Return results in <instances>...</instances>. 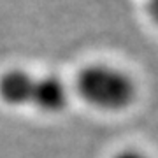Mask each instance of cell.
<instances>
[{
	"instance_id": "3",
	"label": "cell",
	"mask_w": 158,
	"mask_h": 158,
	"mask_svg": "<svg viewBox=\"0 0 158 158\" xmlns=\"http://www.w3.org/2000/svg\"><path fill=\"white\" fill-rule=\"evenodd\" d=\"M69 104V88L58 76H39L35 81L32 106L46 114L62 113Z\"/></svg>"
},
{
	"instance_id": "4",
	"label": "cell",
	"mask_w": 158,
	"mask_h": 158,
	"mask_svg": "<svg viewBox=\"0 0 158 158\" xmlns=\"http://www.w3.org/2000/svg\"><path fill=\"white\" fill-rule=\"evenodd\" d=\"M146 12L153 25L158 28V0H146Z\"/></svg>"
},
{
	"instance_id": "5",
	"label": "cell",
	"mask_w": 158,
	"mask_h": 158,
	"mask_svg": "<svg viewBox=\"0 0 158 158\" xmlns=\"http://www.w3.org/2000/svg\"><path fill=\"white\" fill-rule=\"evenodd\" d=\"M113 158H148V156L142 151H139V149H121Z\"/></svg>"
},
{
	"instance_id": "1",
	"label": "cell",
	"mask_w": 158,
	"mask_h": 158,
	"mask_svg": "<svg viewBox=\"0 0 158 158\" xmlns=\"http://www.w3.org/2000/svg\"><path fill=\"white\" fill-rule=\"evenodd\" d=\"M74 88L83 100L106 113H121L137 98V85L127 70L109 63H90L76 76Z\"/></svg>"
},
{
	"instance_id": "2",
	"label": "cell",
	"mask_w": 158,
	"mask_h": 158,
	"mask_svg": "<svg viewBox=\"0 0 158 158\" xmlns=\"http://www.w3.org/2000/svg\"><path fill=\"white\" fill-rule=\"evenodd\" d=\"M34 74L23 69H9L0 76V98L4 104L11 107H23L32 106L35 91Z\"/></svg>"
}]
</instances>
